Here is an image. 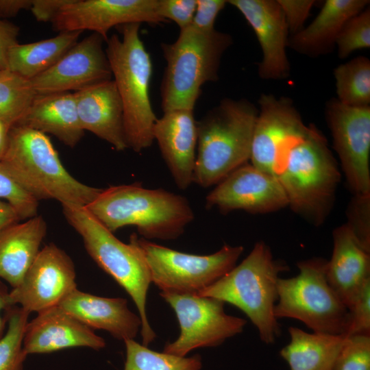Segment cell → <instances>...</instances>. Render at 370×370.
I'll use <instances>...</instances> for the list:
<instances>
[{"instance_id":"3","label":"cell","mask_w":370,"mask_h":370,"mask_svg":"<svg viewBox=\"0 0 370 370\" xmlns=\"http://www.w3.org/2000/svg\"><path fill=\"white\" fill-rule=\"evenodd\" d=\"M0 162L38 201L53 199L61 205L86 207L102 190L73 177L62 164L47 135L23 125L10 128Z\"/></svg>"},{"instance_id":"6","label":"cell","mask_w":370,"mask_h":370,"mask_svg":"<svg viewBox=\"0 0 370 370\" xmlns=\"http://www.w3.org/2000/svg\"><path fill=\"white\" fill-rule=\"evenodd\" d=\"M288 270L285 262L274 259L264 242L258 241L239 264L197 295L236 306L256 328L261 341L272 344L281 333L274 316L278 282L280 274Z\"/></svg>"},{"instance_id":"18","label":"cell","mask_w":370,"mask_h":370,"mask_svg":"<svg viewBox=\"0 0 370 370\" xmlns=\"http://www.w3.org/2000/svg\"><path fill=\"white\" fill-rule=\"evenodd\" d=\"M243 15L256 34L262 49L258 73L263 79L281 80L290 75L286 54L288 27L278 1L229 0Z\"/></svg>"},{"instance_id":"27","label":"cell","mask_w":370,"mask_h":370,"mask_svg":"<svg viewBox=\"0 0 370 370\" xmlns=\"http://www.w3.org/2000/svg\"><path fill=\"white\" fill-rule=\"evenodd\" d=\"M290 342L280 351L290 370H332L345 334L308 333L289 327Z\"/></svg>"},{"instance_id":"28","label":"cell","mask_w":370,"mask_h":370,"mask_svg":"<svg viewBox=\"0 0 370 370\" xmlns=\"http://www.w3.org/2000/svg\"><path fill=\"white\" fill-rule=\"evenodd\" d=\"M82 32H63L45 40L12 47L7 69L32 79L56 64L78 41Z\"/></svg>"},{"instance_id":"8","label":"cell","mask_w":370,"mask_h":370,"mask_svg":"<svg viewBox=\"0 0 370 370\" xmlns=\"http://www.w3.org/2000/svg\"><path fill=\"white\" fill-rule=\"evenodd\" d=\"M67 222L80 235L89 256L129 294L141 320L143 345L156 338L148 321L146 303L150 284L149 271L137 247L124 243L107 229L86 208L62 204Z\"/></svg>"},{"instance_id":"33","label":"cell","mask_w":370,"mask_h":370,"mask_svg":"<svg viewBox=\"0 0 370 370\" xmlns=\"http://www.w3.org/2000/svg\"><path fill=\"white\" fill-rule=\"evenodd\" d=\"M338 56L344 59L354 51L370 47V9L349 18L343 25L336 42Z\"/></svg>"},{"instance_id":"4","label":"cell","mask_w":370,"mask_h":370,"mask_svg":"<svg viewBox=\"0 0 370 370\" xmlns=\"http://www.w3.org/2000/svg\"><path fill=\"white\" fill-rule=\"evenodd\" d=\"M258 109L246 99H223L197 121L193 182L217 185L250 160Z\"/></svg>"},{"instance_id":"10","label":"cell","mask_w":370,"mask_h":370,"mask_svg":"<svg viewBox=\"0 0 370 370\" xmlns=\"http://www.w3.org/2000/svg\"><path fill=\"white\" fill-rule=\"evenodd\" d=\"M130 241L138 249L149 271L151 283L162 293L197 295L236 264L243 246L224 245L209 255L178 251L132 234Z\"/></svg>"},{"instance_id":"24","label":"cell","mask_w":370,"mask_h":370,"mask_svg":"<svg viewBox=\"0 0 370 370\" xmlns=\"http://www.w3.org/2000/svg\"><path fill=\"white\" fill-rule=\"evenodd\" d=\"M47 230L40 215L0 228V279L12 288L22 281L39 251Z\"/></svg>"},{"instance_id":"20","label":"cell","mask_w":370,"mask_h":370,"mask_svg":"<svg viewBox=\"0 0 370 370\" xmlns=\"http://www.w3.org/2000/svg\"><path fill=\"white\" fill-rule=\"evenodd\" d=\"M153 136L177 185L187 189L193 183L197 144V121L193 110L175 109L157 119Z\"/></svg>"},{"instance_id":"17","label":"cell","mask_w":370,"mask_h":370,"mask_svg":"<svg viewBox=\"0 0 370 370\" xmlns=\"http://www.w3.org/2000/svg\"><path fill=\"white\" fill-rule=\"evenodd\" d=\"M103 42L96 33L77 41L51 68L30 79L37 95L77 92L112 79Z\"/></svg>"},{"instance_id":"5","label":"cell","mask_w":370,"mask_h":370,"mask_svg":"<svg viewBox=\"0 0 370 370\" xmlns=\"http://www.w3.org/2000/svg\"><path fill=\"white\" fill-rule=\"evenodd\" d=\"M140 25L119 26L121 36L108 37L105 48L123 106L127 147L137 153L154 141L153 130L157 119L149 93L152 62L139 36Z\"/></svg>"},{"instance_id":"47","label":"cell","mask_w":370,"mask_h":370,"mask_svg":"<svg viewBox=\"0 0 370 370\" xmlns=\"http://www.w3.org/2000/svg\"><path fill=\"white\" fill-rule=\"evenodd\" d=\"M1 71V70L0 69V71Z\"/></svg>"},{"instance_id":"43","label":"cell","mask_w":370,"mask_h":370,"mask_svg":"<svg viewBox=\"0 0 370 370\" xmlns=\"http://www.w3.org/2000/svg\"><path fill=\"white\" fill-rule=\"evenodd\" d=\"M15 306L10 301V291L0 279V340L5 334L10 313Z\"/></svg>"},{"instance_id":"21","label":"cell","mask_w":370,"mask_h":370,"mask_svg":"<svg viewBox=\"0 0 370 370\" xmlns=\"http://www.w3.org/2000/svg\"><path fill=\"white\" fill-rule=\"evenodd\" d=\"M77 114L84 131L92 132L116 150L127 147L121 98L113 79L74 92Z\"/></svg>"},{"instance_id":"2","label":"cell","mask_w":370,"mask_h":370,"mask_svg":"<svg viewBox=\"0 0 370 370\" xmlns=\"http://www.w3.org/2000/svg\"><path fill=\"white\" fill-rule=\"evenodd\" d=\"M341 176L326 138L314 125L287 151L276 175L288 206L317 227L334 207Z\"/></svg>"},{"instance_id":"45","label":"cell","mask_w":370,"mask_h":370,"mask_svg":"<svg viewBox=\"0 0 370 370\" xmlns=\"http://www.w3.org/2000/svg\"><path fill=\"white\" fill-rule=\"evenodd\" d=\"M21 221L15 210L7 201H0V228Z\"/></svg>"},{"instance_id":"22","label":"cell","mask_w":370,"mask_h":370,"mask_svg":"<svg viewBox=\"0 0 370 370\" xmlns=\"http://www.w3.org/2000/svg\"><path fill=\"white\" fill-rule=\"evenodd\" d=\"M58 306L92 330H105L118 340L134 339L140 330V317L128 308L124 298L99 297L77 288Z\"/></svg>"},{"instance_id":"11","label":"cell","mask_w":370,"mask_h":370,"mask_svg":"<svg viewBox=\"0 0 370 370\" xmlns=\"http://www.w3.org/2000/svg\"><path fill=\"white\" fill-rule=\"evenodd\" d=\"M160 295L174 310L180 334L167 343L163 352L184 357L200 347H216L243 331L247 321L227 314L224 302L198 295H179L160 292Z\"/></svg>"},{"instance_id":"44","label":"cell","mask_w":370,"mask_h":370,"mask_svg":"<svg viewBox=\"0 0 370 370\" xmlns=\"http://www.w3.org/2000/svg\"><path fill=\"white\" fill-rule=\"evenodd\" d=\"M32 0H0V17L16 15L23 10H30Z\"/></svg>"},{"instance_id":"40","label":"cell","mask_w":370,"mask_h":370,"mask_svg":"<svg viewBox=\"0 0 370 370\" xmlns=\"http://www.w3.org/2000/svg\"><path fill=\"white\" fill-rule=\"evenodd\" d=\"M226 3L227 1L224 0H197L196 9L190 25L204 32L214 29L216 18Z\"/></svg>"},{"instance_id":"29","label":"cell","mask_w":370,"mask_h":370,"mask_svg":"<svg viewBox=\"0 0 370 370\" xmlns=\"http://www.w3.org/2000/svg\"><path fill=\"white\" fill-rule=\"evenodd\" d=\"M334 76L338 101L348 106H370V61L367 57L338 65Z\"/></svg>"},{"instance_id":"16","label":"cell","mask_w":370,"mask_h":370,"mask_svg":"<svg viewBox=\"0 0 370 370\" xmlns=\"http://www.w3.org/2000/svg\"><path fill=\"white\" fill-rule=\"evenodd\" d=\"M286 206L287 199L277 177L251 163L229 174L206 197V208H217L223 213L241 210L264 214Z\"/></svg>"},{"instance_id":"23","label":"cell","mask_w":370,"mask_h":370,"mask_svg":"<svg viewBox=\"0 0 370 370\" xmlns=\"http://www.w3.org/2000/svg\"><path fill=\"white\" fill-rule=\"evenodd\" d=\"M332 237L333 249L327 262L326 278L349 310L370 281V252L360 245L345 223L334 230Z\"/></svg>"},{"instance_id":"31","label":"cell","mask_w":370,"mask_h":370,"mask_svg":"<svg viewBox=\"0 0 370 370\" xmlns=\"http://www.w3.org/2000/svg\"><path fill=\"white\" fill-rule=\"evenodd\" d=\"M124 343L123 370H200L202 368L199 354L180 357L150 349L134 339L125 340Z\"/></svg>"},{"instance_id":"46","label":"cell","mask_w":370,"mask_h":370,"mask_svg":"<svg viewBox=\"0 0 370 370\" xmlns=\"http://www.w3.org/2000/svg\"><path fill=\"white\" fill-rule=\"evenodd\" d=\"M10 128L0 121V160L6 149Z\"/></svg>"},{"instance_id":"9","label":"cell","mask_w":370,"mask_h":370,"mask_svg":"<svg viewBox=\"0 0 370 370\" xmlns=\"http://www.w3.org/2000/svg\"><path fill=\"white\" fill-rule=\"evenodd\" d=\"M327 262L318 257L301 260L296 276L279 278L274 316L299 320L313 332L346 336L349 312L327 280Z\"/></svg>"},{"instance_id":"41","label":"cell","mask_w":370,"mask_h":370,"mask_svg":"<svg viewBox=\"0 0 370 370\" xmlns=\"http://www.w3.org/2000/svg\"><path fill=\"white\" fill-rule=\"evenodd\" d=\"M20 29L15 24L0 18V69L8 68V58L10 50L18 43V36Z\"/></svg>"},{"instance_id":"32","label":"cell","mask_w":370,"mask_h":370,"mask_svg":"<svg viewBox=\"0 0 370 370\" xmlns=\"http://www.w3.org/2000/svg\"><path fill=\"white\" fill-rule=\"evenodd\" d=\"M29 313L18 306L11 310L7 330L0 340V370H23L27 357L23 339Z\"/></svg>"},{"instance_id":"42","label":"cell","mask_w":370,"mask_h":370,"mask_svg":"<svg viewBox=\"0 0 370 370\" xmlns=\"http://www.w3.org/2000/svg\"><path fill=\"white\" fill-rule=\"evenodd\" d=\"M71 0H32L30 10L39 22H51Z\"/></svg>"},{"instance_id":"25","label":"cell","mask_w":370,"mask_h":370,"mask_svg":"<svg viewBox=\"0 0 370 370\" xmlns=\"http://www.w3.org/2000/svg\"><path fill=\"white\" fill-rule=\"evenodd\" d=\"M16 125L50 134L69 147H75L85 132L77 114L74 92H69L37 95Z\"/></svg>"},{"instance_id":"19","label":"cell","mask_w":370,"mask_h":370,"mask_svg":"<svg viewBox=\"0 0 370 370\" xmlns=\"http://www.w3.org/2000/svg\"><path fill=\"white\" fill-rule=\"evenodd\" d=\"M104 339L59 306L44 310L27 322L23 346L27 355L48 354L71 347L99 350Z\"/></svg>"},{"instance_id":"36","label":"cell","mask_w":370,"mask_h":370,"mask_svg":"<svg viewBox=\"0 0 370 370\" xmlns=\"http://www.w3.org/2000/svg\"><path fill=\"white\" fill-rule=\"evenodd\" d=\"M345 223L360 245L370 252V193L354 195Z\"/></svg>"},{"instance_id":"34","label":"cell","mask_w":370,"mask_h":370,"mask_svg":"<svg viewBox=\"0 0 370 370\" xmlns=\"http://www.w3.org/2000/svg\"><path fill=\"white\" fill-rule=\"evenodd\" d=\"M0 198L11 205L21 221L37 215L38 201L17 182L1 162Z\"/></svg>"},{"instance_id":"39","label":"cell","mask_w":370,"mask_h":370,"mask_svg":"<svg viewBox=\"0 0 370 370\" xmlns=\"http://www.w3.org/2000/svg\"><path fill=\"white\" fill-rule=\"evenodd\" d=\"M284 13L289 33L295 34L304 24L315 3L313 0H277Z\"/></svg>"},{"instance_id":"38","label":"cell","mask_w":370,"mask_h":370,"mask_svg":"<svg viewBox=\"0 0 370 370\" xmlns=\"http://www.w3.org/2000/svg\"><path fill=\"white\" fill-rule=\"evenodd\" d=\"M196 5L197 0H159V12L167 21H174L181 30L191 25Z\"/></svg>"},{"instance_id":"14","label":"cell","mask_w":370,"mask_h":370,"mask_svg":"<svg viewBox=\"0 0 370 370\" xmlns=\"http://www.w3.org/2000/svg\"><path fill=\"white\" fill-rule=\"evenodd\" d=\"M168 22L160 14L159 0H71L51 21L60 32L92 31L106 42L113 27Z\"/></svg>"},{"instance_id":"7","label":"cell","mask_w":370,"mask_h":370,"mask_svg":"<svg viewBox=\"0 0 370 370\" xmlns=\"http://www.w3.org/2000/svg\"><path fill=\"white\" fill-rule=\"evenodd\" d=\"M232 36L215 29L204 32L192 25L180 30L173 43H161L166 67L160 85L163 112L175 109L193 110L201 86L219 79L224 52Z\"/></svg>"},{"instance_id":"35","label":"cell","mask_w":370,"mask_h":370,"mask_svg":"<svg viewBox=\"0 0 370 370\" xmlns=\"http://www.w3.org/2000/svg\"><path fill=\"white\" fill-rule=\"evenodd\" d=\"M332 370H370V335L347 336Z\"/></svg>"},{"instance_id":"1","label":"cell","mask_w":370,"mask_h":370,"mask_svg":"<svg viewBox=\"0 0 370 370\" xmlns=\"http://www.w3.org/2000/svg\"><path fill=\"white\" fill-rule=\"evenodd\" d=\"M86 208L112 232L134 225L147 240H175L195 217L186 197L136 183L102 189Z\"/></svg>"},{"instance_id":"13","label":"cell","mask_w":370,"mask_h":370,"mask_svg":"<svg viewBox=\"0 0 370 370\" xmlns=\"http://www.w3.org/2000/svg\"><path fill=\"white\" fill-rule=\"evenodd\" d=\"M251 148V164L276 176L290 147L304 137L310 125L288 97L263 93L259 100Z\"/></svg>"},{"instance_id":"30","label":"cell","mask_w":370,"mask_h":370,"mask_svg":"<svg viewBox=\"0 0 370 370\" xmlns=\"http://www.w3.org/2000/svg\"><path fill=\"white\" fill-rule=\"evenodd\" d=\"M37 93L32 82L8 69L0 71V121L9 128L18 125Z\"/></svg>"},{"instance_id":"12","label":"cell","mask_w":370,"mask_h":370,"mask_svg":"<svg viewBox=\"0 0 370 370\" xmlns=\"http://www.w3.org/2000/svg\"><path fill=\"white\" fill-rule=\"evenodd\" d=\"M325 115L349 189L353 195L370 193V106H348L333 98Z\"/></svg>"},{"instance_id":"37","label":"cell","mask_w":370,"mask_h":370,"mask_svg":"<svg viewBox=\"0 0 370 370\" xmlns=\"http://www.w3.org/2000/svg\"><path fill=\"white\" fill-rule=\"evenodd\" d=\"M347 336L370 335V281H368L349 310Z\"/></svg>"},{"instance_id":"15","label":"cell","mask_w":370,"mask_h":370,"mask_svg":"<svg viewBox=\"0 0 370 370\" xmlns=\"http://www.w3.org/2000/svg\"><path fill=\"white\" fill-rule=\"evenodd\" d=\"M76 273L71 258L49 243L39 251L21 282L10 291L14 305L31 312H40L58 306L77 288Z\"/></svg>"},{"instance_id":"26","label":"cell","mask_w":370,"mask_h":370,"mask_svg":"<svg viewBox=\"0 0 370 370\" xmlns=\"http://www.w3.org/2000/svg\"><path fill=\"white\" fill-rule=\"evenodd\" d=\"M367 0H327L313 21L291 35L288 47L301 54L315 57L332 50L345 23L365 10Z\"/></svg>"}]
</instances>
